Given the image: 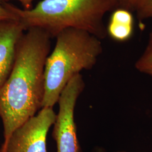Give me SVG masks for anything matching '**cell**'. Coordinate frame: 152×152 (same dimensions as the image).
<instances>
[{
    "mask_svg": "<svg viewBox=\"0 0 152 152\" xmlns=\"http://www.w3.org/2000/svg\"><path fill=\"white\" fill-rule=\"evenodd\" d=\"M51 38L43 29L31 28L17 44L10 74L0 87V117L4 141L42 108L45 68Z\"/></svg>",
    "mask_w": 152,
    "mask_h": 152,
    "instance_id": "1",
    "label": "cell"
},
{
    "mask_svg": "<svg viewBox=\"0 0 152 152\" xmlns=\"http://www.w3.org/2000/svg\"><path fill=\"white\" fill-rule=\"evenodd\" d=\"M6 5L26 30L39 28L54 38L61 31L73 28L100 39L108 35L104 16L119 8L117 0H42L28 10L7 2Z\"/></svg>",
    "mask_w": 152,
    "mask_h": 152,
    "instance_id": "2",
    "label": "cell"
},
{
    "mask_svg": "<svg viewBox=\"0 0 152 152\" xmlns=\"http://www.w3.org/2000/svg\"><path fill=\"white\" fill-rule=\"evenodd\" d=\"M55 38L45 64L42 108H53L69 81L82 71L91 69L103 50L99 38L82 30L66 29Z\"/></svg>",
    "mask_w": 152,
    "mask_h": 152,
    "instance_id": "3",
    "label": "cell"
},
{
    "mask_svg": "<svg viewBox=\"0 0 152 152\" xmlns=\"http://www.w3.org/2000/svg\"><path fill=\"white\" fill-rule=\"evenodd\" d=\"M85 87L80 73L74 76L66 85L59 98V112L56 115L53 137L57 152H81L77 134L75 110L78 98Z\"/></svg>",
    "mask_w": 152,
    "mask_h": 152,
    "instance_id": "4",
    "label": "cell"
},
{
    "mask_svg": "<svg viewBox=\"0 0 152 152\" xmlns=\"http://www.w3.org/2000/svg\"><path fill=\"white\" fill-rule=\"evenodd\" d=\"M56 115L53 108H42L12 132L0 152H47V136Z\"/></svg>",
    "mask_w": 152,
    "mask_h": 152,
    "instance_id": "5",
    "label": "cell"
},
{
    "mask_svg": "<svg viewBox=\"0 0 152 152\" xmlns=\"http://www.w3.org/2000/svg\"><path fill=\"white\" fill-rule=\"evenodd\" d=\"M26 31L19 21H0V87L10 74L17 44Z\"/></svg>",
    "mask_w": 152,
    "mask_h": 152,
    "instance_id": "6",
    "label": "cell"
},
{
    "mask_svg": "<svg viewBox=\"0 0 152 152\" xmlns=\"http://www.w3.org/2000/svg\"><path fill=\"white\" fill-rule=\"evenodd\" d=\"M134 25L109 21L107 27V33L116 41L124 42L129 40L132 35Z\"/></svg>",
    "mask_w": 152,
    "mask_h": 152,
    "instance_id": "7",
    "label": "cell"
},
{
    "mask_svg": "<svg viewBox=\"0 0 152 152\" xmlns=\"http://www.w3.org/2000/svg\"><path fill=\"white\" fill-rule=\"evenodd\" d=\"M133 11L140 21L152 18V0H135Z\"/></svg>",
    "mask_w": 152,
    "mask_h": 152,
    "instance_id": "8",
    "label": "cell"
},
{
    "mask_svg": "<svg viewBox=\"0 0 152 152\" xmlns=\"http://www.w3.org/2000/svg\"><path fill=\"white\" fill-rule=\"evenodd\" d=\"M109 21L134 25V18L130 11L121 8L114 10L111 15Z\"/></svg>",
    "mask_w": 152,
    "mask_h": 152,
    "instance_id": "9",
    "label": "cell"
},
{
    "mask_svg": "<svg viewBox=\"0 0 152 152\" xmlns=\"http://www.w3.org/2000/svg\"><path fill=\"white\" fill-rule=\"evenodd\" d=\"M135 68L142 73L152 67V46H147V48L136 61Z\"/></svg>",
    "mask_w": 152,
    "mask_h": 152,
    "instance_id": "10",
    "label": "cell"
},
{
    "mask_svg": "<svg viewBox=\"0 0 152 152\" xmlns=\"http://www.w3.org/2000/svg\"><path fill=\"white\" fill-rule=\"evenodd\" d=\"M0 21H18L16 15L6 5L4 0H0Z\"/></svg>",
    "mask_w": 152,
    "mask_h": 152,
    "instance_id": "11",
    "label": "cell"
},
{
    "mask_svg": "<svg viewBox=\"0 0 152 152\" xmlns=\"http://www.w3.org/2000/svg\"><path fill=\"white\" fill-rule=\"evenodd\" d=\"M119 8L124 9L129 11H133L135 0H117Z\"/></svg>",
    "mask_w": 152,
    "mask_h": 152,
    "instance_id": "12",
    "label": "cell"
},
{
    "mask_svg": "<svg viewBox=\"0 0 152 152\" xmlns=\"http://www.w3.org/2000/svg\"><path fill=\"white\" fill-rule=\"evenodd\" d=\"M21 3L23 9L24 10H31L33 8V2L34 0H16Z\"/></svg>",
    "mask_w": 152,
    "mask_h": 152,
    "instance_id": "13",
    "label": "cell"
},
{
    "mask_svg": "<svg viewBox=\"0 0 152 152\" xmlns=\"http://www.w3.org/2000/svg\"><path fill=\"white\" fill-rule=\"evenodd\" d=\"M147 46H152V29L150 34H149V39H148V43Z\"/></svg>",
    "mask_w": 152,
    "mask_h": 152,
    "instance_id": "14",
    "label": "cell"
},
{
    "mask_svg": "<svg viewBox=\"0 0 152 152\" xmlns=\"http://www.w3.org/2000/svg\"><path fill=\"white\" fill-rule=\"evenodd\" d=\"M143 73H145V74H147V75H148L152 76V68H150L148 69L147 70H145Z\"/></svg>",
    "mask_w": 152,
    "mask_h": 152,
    "instance_id": "15",
    "label": "cell"
},
{
    "mask_svg": "<svg viewBox=\"0 0 152 152\" xmlns=\"http://www.w3.org/2000/svg\"><path fill=\"white\" fill-rule=\"evenodd\" d=\"M94 152H107L104 149L100 148V147H98L96 148L95 150H94Z\"/></svg>",
    "mask_w": 152,
    "mask_h": 152,
    "instance_id": "16",
    "label": "cell"
},
{
    "mask_svg": "<svg viewBox=\"0 0 152 152\" xmlns=\"http://www.w3.org/2000/svg\"><path fill=\"white\" fill-rule=\"evenodd\" d=\"M123 152V151H120V152Z\"/></svg>",
    "mask_w": 152,
    "mask_h": 152,
    "instance_id": "17",
    "label": "cell"
}]
</instances>
